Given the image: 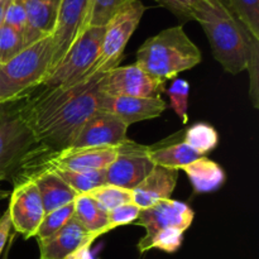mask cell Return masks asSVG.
<instances>
[{
    "label": "cell",
    "instance_id": "obj_1",
    "mask_svg": "<svg viewBox=\"0 0 259 259\" xmlns=\"http://www.w3.org/2000/svg\"><path fill=\"white\" fill-rule=\"evenodd\" d=\"M106 72L89 75L70 85L37 88L27 95V113L40 152L71 147L81 126L100 110V81Z\"/></svg>",
    "mask_w": 259,
    "mask_h": 259
},
{
    "label": "cell",
    "instance_id": "obj_2",
    "mask_svg": "<svg viewBox=\"0 0 259 259\" xmlns=\"http://www.w3.org/2000/svg\"><path fill=\"white\" fill-rule=\"evenodd\" d=\"M209 39L215 60L227 72L237 75L247 68L253 45L259 42L235 18L223 0H201L194 12Z\"/></svg>",
    "mask_w": 259,
    "mask_h": 259
},
{
    "label": "cell",
    "instance_id": "obj_3",
    "mask_svg": "<svg viewBox=\"0 0 259 259\" xmlns=\"http://www.w3.org/2000/svg\"><path fill=\"white\" fill-rule=\"evenodd\" d=\"M201 62V52L182 25L167 28L148 38L137 51L136 65L157 80L166 82Z\"/></svg>",
    "mask_w": 259,
    "mask_h": 259
},
{
    "label": "cell",
    "instance_id": "obj_4",
    "mask_svg": "<svg viewBox=\"0 0 259 259\" xmlns=\"http://www.w3.org/2000/svg\"><path fill=\"white\" fill-rule=\"evenodd\" d=\"M52 60L53 40L48 35L0 63V101L22 98L38 88L52 70Z\"/></svg>",
    "mask_w": 259,
    "mask_h": 259
},
{
    "label": "cell",
    "instance_id": "obj_5",
    "mask_svg": "<svg viewBox=\"0 0 259 259\" xmlns=\"http://www.w3.org/2000/svg\"><path fill=\"white\" fill-rule=\"evenodd\" d=\"M27 95L0 101V177L4 181H10L35 148L27 113Z\"/></svg>",
    "mask_w": 259,
    "mask_h": 259
},
{
    "label": "cell",
    "instance_id": "obj_6",
    "mask_svg": "<svg viewBox=\"0 0 259 259\" xmlns=\"http://www.w3.org/2000/svg\"><path fill=\"white\" fill-rule=\"evenodd\" d=\"M146 9V5L142 2H133L121 8L109 20L104 30L99 56L88 76L98 72H108L118 67L123 58L126 43L138 28Z\"/></svg>",
    "mask_w": 259,
    "mask_h": 259
},
{
    "label": "cell",
    "instance_id": "obj_7",
    "mask_svg": "<svg viewBox=\"0 0 259 259\" xmlns=\"http://www.w3.org/2000/svg\"><path fill=\"white\" fill-rule=\"evenodd\" d=\"M105 27H90L81 32L65 57L48 73L39 86L58 88L86 77L100 51Z\"/></svg>",
    "mask_w": 259,
    "mask_h": 259
},
{
    "label": "cell",
    "instance_id": "obj_8",
    "mask_svg": "<svg viewBox=\"0 0 259 259\" xmlns=\"http://www.w3.org/2000/svg\"><path fill=\"white\" fill-rule=\"evenodd\" d=\"M149 147L129 139L119 146L115 161L105 169L106 184L134 190L156 167L149 158Z\"/></svg>",
    "mask_w": 259,
    "mask_h": 259
},
{
    "label": "cell",
    "instance_id": "obj_9",
    "mask_svg": "<svg viewBox=\"0 0 259 259\" xmlns=\"http://www.w3.org/2000/svg\"><path fill=\"white\" fill-rule=\"evenodd\" d=\"M100 90L110 96L161 98L166 88L164 82L133 63L108 71L100 81Z\"/></svg>",
    "mask_w": 259,
    "mask_h": 259
},
{
    "label": "cell",
    "instance_id": "obj_10",
    "mask_svg": "<svg viewBox=\"0 0 259 259\" xmlns=\"http://www.w3.org/2000/svg\"><path fill=\"white\" fill-rule=\"evenodd\" d=\"M8 212L15 232L22 234L25 239L35 237L46 212L34 182L24 181L14 185Z\"/></svg>",
    "mask_w": 259,
    "mask_h": 259
},
{
    "label": "cell",
    "instance_id": "obj_11",
    "mask_svg": "<svg viewBox=\"0 0 259 259\" xmlns=\"http://www.w3.org/2000/svg\"><path fill=\"white\" fill-rule=\"evenodd\" d=\"M128 126L114 114L98 110L83 123L72 142V148L119 147L129 141Z\"/></svg>",
    "mask_w": 259,
    "mask_h": 259
},
{
    "label": "cell",
    "instance_id": "obj_12",
    "mask_svg": "<svg viewBox=\"0 0 259 259\" xmlns=\"http://www.w3.org/2000/svg\"><path fill=\"white\" fill-rule=\"evenodd\" d=\"M89 7L90 0H61L57 22L52 34V70L65 57L72 43L85 28Z\"/></svg>",
    "mask_w": 259,
    "mask_h": 259
},
{
    "label": "cell",
    "instance_id": "obj_13",
    "mask_svg": "<svg viewBox=\"0 0 259 259\" xmlns=\"http://www.w3.org/2000/svg\"><path fill=\"white\" fill-rule=\"evenodd\" d=\"M195 212L187 204L177 200H162L156 205L142 209L134 224L146 229L144 237H151L157 232L176 228L186 232L194 222Z\"/></svg>",
    "mask_w": 259,
    "mask_h": 259
},
{
    "label": "cell",
    "instance_id": "obj_14",
    "mask_svg": "<svg viewBox=\"0 0 259 259\" xmlns=\"http://www.w3.org/2000/svg\"><path fill=\"white\" fill-rule=\"evenodd\" d=\"M166 109L167 104L162 98H129L101 94L100 110L114 114L126 126L138 121L158 118Z\"/></svg>",
    "mask_w": 259,
    "mask_h": 259
},
{
    "label": "cell",
    "instance_id": "obj_15",
    "mask_svg": "<svg viewBox=\"0 0 259 259\" xmlns=\"http://www.w3.org/2000/svg\"><path fill=\"white\" fill-rule=\"evenodd\" d=\"M95 238L72 217V219L47 239L38 242L39 259H67L83 248H90Z\"/></svg>",
    "mask_w": 259,
    "mask_h": 259
},
{
    "label": "cell",
    "instance_id": "obj_16",
    "mask_svg": "<svg viewBox=\"0 0 259 259\" xmlns=\"http://www.w3.org/2000/svg\"><path fill=\"white\" fill-rule=\"evenodd\" d=\"M27 13L23 32L25 47L53 34L61 0H20Z\"/></svg>",
    "mask_w": 259,
    "mask_h": 259
},
{
    "label": "cell",
    "instance_id": "obj_17",
    "mask_svg": "<svg viewBox=\"0 0 259 259\" xmlns=\"http://www.w3.org/2000/svg\"><path fill=\"white\" fill-rule=\"evenodd\" d=\"M177 180L179 171L156 166L136 189L132 190L133 204L139 209H147L162 200L171 199Z\"/></svg>",
    "mask_w": 259,
    "mask_h": 259
},
{
    "label": "cell",
    "instance_id": "obj_18",
    "mask_svg": "<svg viewBox=\"0 0 259 259\" xmlns=\"http://www.w3.org/2000/svg\"><path fill=\"white\" fill-rule=\"evenodd\" d=\"M30 181L34 182L39 191L46 214L73 202L75 197L77 196L76 192L72 191L55 171L42 172Z\"/></svg>",
    "mask_w": 259,
    "mask_h": 259
},
{
    "label": "cell",
    "instance_id": "obj_19",
    "mask_svg": "<svg viewBox=\"0 0 259 259\" xmlns=\"http://www.w3.org/2000/svg\"><path fill=\"white\" fill-rule=\"evenodd\" d=\"M182 171H185L197 194H209L217 191L227 180L222 166L204 156L185 166Z\"/></svg>",
    "mask_w": 259,
    "mask_h": 259
},
{
    "label": "cell",
    "instance_id": "obj_20",
    "mask_svg": "<svg viewBox=\"0 0 259 259\" xmlns=\"http://www.w3.org/2000/svg\"><path fill=\"white\" fill-rule=\"evenodd\" d=\"M73 217L95 239L109 233L108 212L88 194H81L75 197Z\"/></svg>",
    "mask_w": 259,
    "mask_h": 259
},
{
    "label": "cell",
    "instance_id": "obj_21",
    "mask_svg": "<svg viewBox=\"0 0 259 259\" xmlns=\"http://www.w3.org/2000/svg\"><path fill=\"white\" fill-rule=\"evenodd\" d=\"M148 154L156 166L176 171L182 169L201 157V154L194 151L185 142H179L166 147H149Z\"/></svg>",
    "mask_w": 259,
    "mask_h": 259
},
{
    "label": "cell",
    "instance_id": "obj_22",
    "mask_svg": "<svg viewBox=\"0 0 259 259\" xmlns=\"http://www.w3.org/2000/svg\"><path fill=\"white\" fill-rule=\"evenodd\" d=\"M184 233V230L176 229V228L159 230L151 237L142 238L137 248L142 254L151 249H159L166 253H175L181 248Z\"/></svg>",
    "mask_w": 259,
    "mask_h": 259
},
{
    "label": "cell",
    "instance_id": "obj_23",
    "mask_svg": "<svg viewBox=\"0 0 259 259\" xmlns=\"http://www.w3.org/2000/svg\"><path fill=\"white\" fill-rule=\"evenodd\" d=\"M56 174L70 186L76 195L88 194L91 190L106 184L105 169L104 171H66L55 169Z\"/></svg>",
    "mask_w": 259,
    "mask_h": 259
},
{
    "label": "cell",
    "instance_id": "obj_24",
    "mask_svg": "<svg viewBox=\"0 0 259 259\" xmlns=\"http://www.w3.org/2000/svg\"><path fill=\"white\" fill-rule=\"evenodd\" d=\"M184 142L197 153L204 156L217 148L219 143V134L210 124L196 123L187 129Z\"/></svg>",
    "mask_w": 259,
    "mask_h": 259
},
{
    "label": "cell",
    "instance_id": "obj_25",
    "mask_svg": "<svg viewBox=\"0 0 259 259\" xmlns=\"http://www.w3.org/2000/svg\"><path fill=\"white\" fill-rule=\"evenodd\" d=\"M133 2H142V0H90L89 14L83 29L90 27H105L109 20L121 8Z\"/></svg>",
    "mask_w": 259,
    "mask_h": 259
},
{
    "label": "cell",
    "instance_id": "obj_26",
    "mask_svg": "<svg viewBox=\"0 0 259 259\" xmlns=\"http://www.w3.org/2000/svg\"><path fill=\"white\" fill-rule=\"evenodd\" d=\"M228 9L259 39V0H223Z\"/></svg>",
    "mask_w": 259,
    "mask_h": 259
},
{
    "label": "cell",
    "instance_id": "obj_27",
    "mask_svg": "<svg viewBox=\"0 0 259 259\" xmlns=\"http://www.w3.org/2000/svg\"><path fill=\"white\" fill-rule=\"evenodd\" d=\"M90 197H93L106 212L116 209L121 205L133 202V192L132 190L121 189V187L113 186V185L105 184L100 187L91 190L88 192Z\"/></svg>",
    "mask_w": 259,
    "mask_h": 259
},
{
    "label": "cell",
    "instance_id": "obj_28",
    "mask_svg": "<svg viewBox=\"0 0 259 259\" xmlns=\"http://www.w3.org/2000/svg\"><path fill=\"white\" fill-rule=\"evenodd\" d=\"M73 217V202L65 205V206L56 209L53 211L47 212L43 218L42 223L38 227L37 233H35V238L37 242H42V240L47 239V238L52 237L53 234L62 229Z\"/></svg>",
    "mask_w": 259,
    "mask_h": 259
},
{
    "label": "cell",
    "instance_id": "obj_29",
    "mask_svg": "<svg viewBox=\"0 0 259 259\" xmlns=\"http://www.w3.org/2000/svg\"><path fill=\"white\" fill-rule=\"evenodd\" d=\"M166 94L169 99V105L174 109L176 115L181 119L184 124L189 121V95L190 83L184 78H175L168 89H166Z\"/></svg>",
    "mask_w": 259,
    "mask_h": 259
},
{
    "label": "cell",
    "instance_id": "obj_30",
    "mask_svg": "<svg viewBox=\"0 0 259 259\" xmlns=\"http://www.w3.org/2000/svg\"><path fill=\"white\" fill-rule=\"evenodd\" d=\"M25 48L23 34L8 25L0 28V63H5L14 58Z\"/></svg>",
    "mask_w": 259,
    "mask_h": 259
},
{
    "label": "cell",
    "instance_id": "obj_31",
    "mask_svg": "<svg viewBox=\"0 0 259 259\" xmlns=\"http://www.w3.org/2000/svg\"><path fill=\"white\" fill-rule=\"evenodd\" d=\"M142 209H139L136 204L129 202V204L121 205L116 209L111 210L108 212V229L111 232L113 229L123 225L134 224L139 217V212Z\"/></svg>",
    "mask_w": 259,
    "mask_h": 259
},
{
    "label": "cell",
    "instance_id": "obj_32",
    "mask_svg": "<svg viewBox=\"0 0 259 259\" xmlns=\"http://www.w3.org/2000/svg\"><path fill=\"white\" fill-rule=\"evenodd\" d=\"M249 72V96L252 100L253 106L255 109L259 108V42L253 45L250 51L249 61H248L247 68Z\"/></svg>",
    "mask_w": 259,
    "mask_h": 259
},
{
    "label": "cell",
    "instance_id": "obj_33",
    "mask_svg": "<svg viewBox=\"0 0 259 259\" xmlns=\"http://www.w3.org/2000/svg\"><path fill=\"white\" fill-rule=\"evenodd\" d=\"M4 25L23 34L27 27V13L20 0H9L4 13Z\"/></svg>",
    "mask_w": 259,
    "mask_h": 259
},
{
    "label": "cell",
    "instance_id": "obj_34",
    "mask_svg": "<svg viewBox=\"0 0 259 259\" xmlns=\"http://www.w3.org/2000/svg\"><path fill=\"white\" fill-rule=\"evenodd\" d=\"M162 7L184 22L194 20V12L201 0H157Z\"/></svg>",
    "mask_w": 259,
    "mask_h": 259
},
{
    "label": "cell",
    "instance_id": "obj_35",
    "mask_svg": "<svg viewBox=\"0 0 259 259\" xmlns=\"http://www.w3.org/2000/svg\"><path fill=\"white\" fill-rule=\"evenodd\" d=\"M10 229H12V222H10L9 212L7 211L0 217V255L7 245L8 238H9Z\"/></svg>",
    "mask_w": 259,
    "mask_h": 259
},
{
    "label": "cell",
    "instance_id": "obj_36",
    "mask_svg": "<svg viewBox=\"0 0 259 259\" xmlns=\"http://www.w3.org/2000/svg\"><path fill=\"white\" fill-rule=\"evenodd\" d=\"M67 259H91L90 248H83V249H80L78 252L73 253L72 255H70Z\"/></svg>",
    "mask_w": 259,
    "mask_h": 259
},
{
    "label": "cell",
    "instance_id": "obj_37",
    "mask_svg": "<svg viewBox=\"0 0 259 259\" xmlns=\"http://www.w3.org/2000/svg\"><path fill=\"white\" fill-rule=\"evenodd\" d=\"M8 2H9V0H2V2H0V28L4 24V13L5 8H7L8 5Z\"/></svg>",
    "mask_w": 259,
    "mask_h": 259
},
{
    "label": "cell",
    "instance_id": "obj_38",
    "mask_svg": "<svg viewBox=\"0 0 259 259\" xmlns=\"http://www.w3.org/2000/svg\"><path fill=\"white\" fill-rule=\"evenodd\" d=\"M7 197H8V192L0 189V201H2V200H4V199H7Z\"/></svg>",
    "mask_w": 259,
    "mask_h": 259
},
{
    "label": "cell",
    "instance_id": "obj_39",
    "mask_svg": "<svg viewBox=\"0 0 259 259\" xmlns=\"http://www.w3.org/2000/svg\"><path fill=\"white\" fill-rule=\"evenodd\" d=\"M2 181H4V179H3V177H0V182Z\"/></svg>",
    "mask_w": 259,
    "mask_h": 259
},
{
    "label": "cell",
    "instance_id": "obj_40",
    "mask_svg": "<svg viewBox=\"0 0 259 259\" xmlns=\"http://www.w3.org/2000/svg\"><path fill=\"white\" fill-rule=\"evenodd\" d=\"M0 2H2V0H0Z\"/></svg>",
    "mask_w": 259,
    "mask_h": 259
}]
</instances>
